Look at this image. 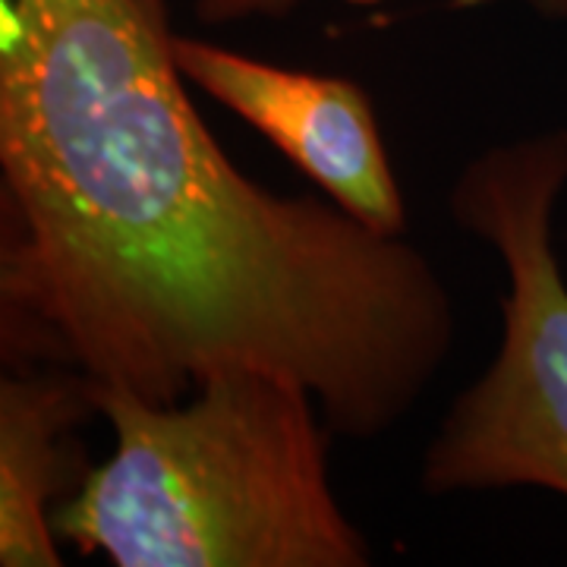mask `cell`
I'll use <instances>...</instances> for the list:
<instances>
[{
    "label": "cell",
    "mask_w": 567,
    "mask_h": 567,
    "mask_svg": "<svg viewBox=\"0 0 567 567\" xmlns=\"http://www.w3.org/2000/svg\"><path fill=\"white\" fill-rule=\"evenodd\" d=\"M0 347L177 404L224 369L312 391L344 439L394 432L454 347L404 234L278 196L208 133L164 0H0Z\"/></svg>",
    "instance_id": "6da1fadb"
},
{
    "label": "cell",
    "mask_w": 567,
    "mask_h": 567,
    "mask_svg": "<svg viewBox=\"0 0 567 567\" xmlns=\"http://www.w3.org/2000/svg\"><path fill=\"white\" fill-rule=\"evenodd\" d=\"M111 457L54 507V533L117 567H365L328 476L312 391L224 369L177 404L92 382Z\"/></svg>",
    "instance_id": "7a4b0ae2"
},
{
    "label": "cell",
    "mask_w": 567,
    "mask_h": 567,
    "mask_svg": "<svg viewBox=\"0 0 567 567\" xmlns=\"http://www.w3.org/2000/svg\"><path fill=\"white\" fill-rule=\"evenodd\" d=\"M567 189V130L498 142L451 186L461 230L505 262L502 344L425 445L429 495L548 488L567 498V281L551 218Z\"/></svg>",
    "instance_id": "3957f363"
},
{
    "label": "cell",
    "mask_w": 567,
    "mask_h": 567,
    "mask_svg": "<svg viewBox=\"0 0 567 567\" xmlns=\"http://www.w3.org/2000/svg\"><path fill=\"white\" fill-rule=\"evenodd\" d=\"M171 48L183 80L262 133L331 203L379 234H404V196L363 85L177 32Z\"/></svg>",
    "instance_id": "277c9868"
},
{
    "label": "cell",
    "mask_w": 567,
    "mask_h": 567,
    "mask_svg": "<svg viewBox=\"0 0 567 567\" xmlns=\"http://www.w3.org/2000/svg\"><path fill=\"white\" fill-rule=\"evenodd\" d=\"M92 382L58 365H25L0 382V565L61 567L54 507L80 486V429Z\"/></svg>",
    "instance_id": "5b68a950"
},
{
    "label": "cell",
    "mask_w": 567,
    "mask_h": 567,
    "mask_svg": "<svg viewBox=\"0 0 567 567\" xmlns=\"http://www.w3.org/2000/svg\"><path fill=\"white\" fill-rule=\"evenodd\" d=\"M303 0H193L196 20L205 25H227L244 20H281L293 13ZM372 3V0H353Z\"/></svg>",
    "instance_id": "8992f818"
},
{
    "label": "cell",
    "mask_w": 567,
    "mask_h": 567,
    "mask_svg": "<svg viewBox=\"0 0 567 567\" xmlns=\"http://www.w3.org/2000/svg\"><path fill=\"white\" fill-rule=\"evenodd\" d=\"M488 3H498V0H447L451 10H476V7H488ZM524 7L551 17V20H567V0H520Z\"/></svg>",
    "instance_id": "52a82bcc"
}]
</instances>
